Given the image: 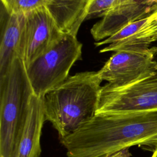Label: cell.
<instances>
[{
  "mask_svg": "<svg viewBox=\"0 0 157 157\" xmlns=\"http://www.w3.org/2000/svg\"><path fill=\"white\" fill-rule=\"evenodd\" d=\"M102 81L97 72H78L42 97L45 120L52 124L60 139L77 131L96 115Z\"/></svg>",
  "mask_w": 157,
  "mask_h": 157,
  "instance_id": "cell-2",
  "label": "cell"
},
{
  "mask_svg": "<svg viewBox=\"0 0 157 157\" xmlns=\"http://www.w3.org/2000/svg\"><path fill=\"white\" fill-rule=\"evenodd\" d=\"M63 33L45 6L26 13L18 57L26 68Z\"/></svg>",
  "mask_w": 157,
  "mask_h": 157,
  "instance_id": "cell-6",
  "label": "cell"
},
{
  "mask_svg": "<svg viewBox=\"0 0 157 157\" xmlns=\"http://www.w3.org/2000/svg\"><path fill=\"white\" fill-rule=\"evenodd\" d=\"M90 0H49L45 7L63 33L77 37L86 20Z\"/></svg>",
  "mask_w": 157,
  "mask_h": 157,
  "instance_id": "cell-10",
  "label": "cell"
},
{
  "mask_svg": "<svg viewBox=\"0 0 157 157\" xmlns=\"http://www.w3.org/2000/svg\"><path fill=\"white\" fill-rule=\"evenodd\" d=\"M131 154L129 151V148H125L112 154L107 157H130Z\"/></svg>",
  "mask_w": 157,
  "mask_h": 157,
  "instance_id": "cell-15",
  "label": "cell"
},
{
  "mask_svg": "<svg viewBox=\"0 0 157 157\" xmlns=\"http://www.w3.org/2000/svg\"><path fill=\"white\" fill-rule=\"evenodd\" d=\"M156 70L157 60L150 48H147L117 51L97 72L102 80L121 85L153 75Z\"/></svg>",
  "mask_w": 157,
  "mask_h": 157,
  "instance_id": "cell-7",
  "label": "cell"
},
{
  "mask_svg": "<svg viewBox=\"0 0 157 157\" xmlns=\"http://www.w3.org/2000/svg\"><path fill=\"white\" fill-rule=\"evenodd\" d=\"M82 44L70 34L62 35L33 61L26 72L34 95L42 98L66 80L71 68L82 56Z\"/></svg>",
  "mask_w": 157,
  "mask_h": 157,
  "instance_id": "cell-4",
  "label": "cell"
},
{
  "mask_svg": "<svg viewBox=\"0 0 157 157\" xmlns=\"http://www.w3.org/2000/svg\"><path fill=\"white\" fill-rule=\"evenodd\" d=\"M49 0H1L9 14H26L40 7L45 6Z\"/></svg>",
  "mask_w": 157,
  "mask_h": 157,
  "instance_id": "cell-12",
  "label": "cell"
},
{
  "mask_svg": "<svg viewBox=\"0 0 157 157\" xmlns=\"http://www.w3.org/2000/svg\"><path fill=\"white\" fill-rule=\"evenodd\" d=\"M155 77H156L157 78V70L155 71V73L154 74V75H153Z\"/></svg>",
  "mask_w": 157,
  "mask_h": 157,
  "instance_id": "cell-18",
  "label": "cell"
},
{
  "mask_svg": "<svg viewBox=\"0 0 157 157\" xmlns=\"http://www.w3.org/2000/svg\"><path fill=\"white\" fill-rule=\"evenodd\" d=\"M150 50H151L152 53L154 54L155 56H157V44L155 46H153L152 47H150Z\"/></svg>",
  "mask_w": 157,
  "mask_h": 157,
  "instance_id": "cell-16",
  "label": "cell"
},
{
  "mask_svg": "<svg viewBox=\"0 0 157 157\" xmlns=\"http://www.w3.org/2000/svg\"><path fill=\"white\" fill-rule=\"evenodd\" d=\"M156 7L154 0H117L102 20L93 26L91 34L96 42L101 41L128 23L147 17Z\"/></svg>",
  "mask_w": 157,
  "mask_h": 157,
  "instance_id": "cell-8",
  "label": "cell"
},
{
  "mask_svg": "<svg viewBox=\"0 0 157 157\" xmlns=\"http://www.w3.org/2000/svg\"><path fill=\"white\" fill-rule=\"evenodd\" d=\"M67 157H107L134 145L157 143V110L98 113L60 139Z\"/></svg>",
  "mask_w": 157,
  "mask_h": 157,
  "instance_id": "cell-1",
  "label": "cell"
},
{
  "mask_svg": "<svg viewBox=\"0 0 157 157\" xmlns=\"http://www.w3.org/2000/svg\"><path fill=\"white\" fill-rule=\"evenodd\" d=\"M154 1H155V2L156 4H157V0H154Z\"/></svg>",
  "mask_w": 157,
  "mask_h": 157,
  "instance_id": "cell-19",
  "label": "cell"
},
{
  "mask_svg": "<svg viewBox=\"0 0 157 157\" xmlns=\"http://www.w3.org/2000/svg\"><path fill=\"white\" fill-rule=\"evenodd\" d=\"M25 19V14L8 13L1 33L0 77L7 72L13 59L18 57Z\"/></svg>",
  "mask_w": 157,
  "mask_h": 157,
  "instance_id": "cell-11",
  "label": "cell"
},
{
  "mask_svg": "<svg viewBox=\"0 0 157 157\" xmlns=\"http://www.w3.org/2000/svg\"><path fill=\"white\" fill-rule=\"evenodd\" d=\"M45 121L42 98L33 95L28 115L15 157H40V136Z\"/></svg>",
  "mask_w": 157,
  "mask_h": 157,
  "instance_id": "cell-9",
  "label": "cell"
},
{
  "mask_svg": "<svg viewBox=\"0 0 157 157\" xmlns=\"http://www.w3.org/2000/svg\"><path fill=\"white\" fill-rule=\"evenodd\" d=\"M153 75L102 86L96 114L157 110V78Z\"/></svg>",
  "mask_w": 157,
  "mask_h": 157,
  "instance_id": "cell-5",
  "label": "cell"
},
{
  "mask_svg": "<svg viewBox=\"0 0 157 157\" xmlns=\"http://www.w3.org/2000/svg\"><path fill=\"white\" fill-rule=\"evenodd\" d=\"M117 0H90L86 19L104 17Z\"/></svg>",
  "mask_w": 157,
  "mask_h": 157,
  "instance_id": "cell-14",
  "label": "cell"
},
{
  "mask_svg": "<svg viewBox=\"0 0 157 157\" xmlns=\"http://www.w3.org/2000/svg\"><path fill=\"white\" fill-rule=\"evenodd\" d=\"M147 17L128 23L119 31H118L116 33L109 37L108 38L102 41L96 42L94 43L95 46L99 47L105 44L109 45L111 44L118 43L124 40L125 39L136 33L145 24L147 21Z\"/></svg>",
  "mask_w": 157,
  "mask_h": 157,
  "instance_id": "cell-13",
  "label": "cell"
},
{
  "mask_svg": "<svg viewBox=\"0 0 157 157\" xmlns=\"http://www.w3.org/2000/svg\"><path fill=\"white\" fill-rule=\"evenodd\" d=\"M151 157H157V143L155 147H154V150H153V153Z\"/></svg>",
  "mask_w": 157,
  "mask_h": 157,
  "instance_id": "cell-17",
  "label": "cell"
},
{
  "mask_svg": "<svg viewBox=\"0 0 157 157\" xmlns=\"http://www.w3.org/2000/svg\"><path fill=\"white\" fill-rule=\"evenodd\" d=\"M33 94L25 63L16 57L0 77V157H15Z\"/></svg>",
  "mask_w": 157,
  "mask_h": 157,
  "instance_id": "cell-3",
  "label": "cell"
}]
</instances>
